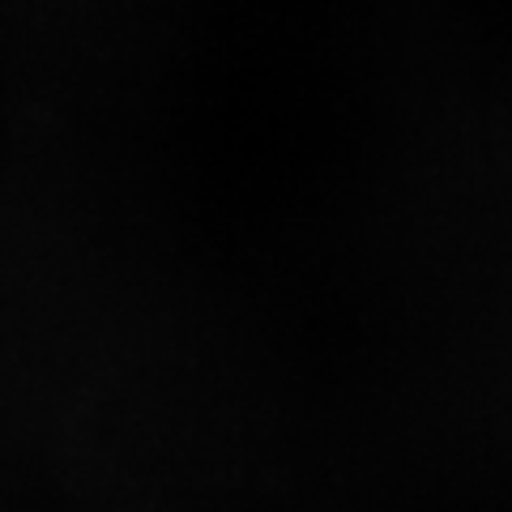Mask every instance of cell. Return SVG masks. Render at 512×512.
<instances>
[]
</instances>
